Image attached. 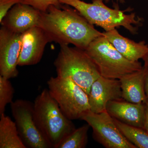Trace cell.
I'll list each match as a JSON object with an SVG mask.
<instances>
[{"label":"cell","mask_w":148,"mask_h":148,"mask_svg":"<svg viewBox=\"0 0 148 148\" xmlns=\"http://www.w3.org/2000/svg\"><path fill=\"white\" fill-rule=\"evenodd\" d=\"M64 5H51L41 12L37 26L44 31L50 42L72 44L85 50L92 40L104 35L75 9Z\"/></svg>","instance_id":"cell-1"},{"label":"cell","mask_w":148,"mask_h":148,"mask_svg":"<svg viewBox=\"0 0 148 148\" xmlns=\"http://www.w3.org/2000/svg\"><path fill=\"white\" fill-rule=\"evenodd\" d=\"M34 117L37 126L53 148L76 129L72 120L63 113L48 89H44L34 103Z\"/></svg>","instance_id":"cell-2"},{"label":"cell","mask_w":148,"mask_h":148,"mask_svg":"<svg viewBox=\"0 0 148 148\" xmlns=\"http://www.w3.org/2000/svg\"><path fill=\"white\" fill-rule=\"evenodd\" d=\"M104 1L87 3L81 0H61L60 3L75 9L90 24L101 27L105 32L123 27L132 34H137L138 27L142 24L141 18H137L134 13L126 14L117 8H110Z\"/></svg>","instance_id":"cell-3"},{"label":"cell","mask_w":148,"mask_h":148,"mask_svg":"<svg viewBox=\"0 0 148 148\" xmlns=\"http://www.w3.org/2000/svg\"><path fill=\"white\" fill-rule=\"evenodd\" d=\"M60 46L54 62L57 76L71 79L88 95L92 84L101 76L98 68L84 49L67 44Z\"/></svg>","instance_id":"cell-4"},{"label":"cell","mask_w":148,"mask_h":148,"mask_svg":"<svg viewBox=\"0 0 148 148\" xmlns=\"http://www.w3.org/2000/svg\"><path fill=\"white\" fill-rule=\"evenodd\" d=\"M84 51L96 65L101 75L108 78L119 79L143 68L140 61L125 58L104 35L92 40Z\"/></svg>","instance_id":"cell-5"},{"label":"cell","mask_w":148,"mask_h":148,"mask_svg":"<svg viewBox=\"0 0 148 148\" xmlns=\"http://www.w3.org/2000/svg\"><path fill=\"white\" fill-rule=\"evenodd\" d=\"M47 84L51 95L69 119L81 120L90 111L88 95L71 79L51 77Z\"/></svg>","instance_id":"cell-6"},{"label":"cell","mask_w":148,"mask_h":148,"mask_svg":"<svg viewBox=\"0 0 148 148\" xmlns=\"http://www.w3.org/2000/svg\"><path fill=\"white\" fill-rule=\"evenodd\" d=\"M10 108L18 134L26 147L53 148L36 123L34 103L24 99H17L11 103Z\"/></svg>","instance_id":"cell-7"},{"label":"cell","mask_w":148,"mask_h":148,"mask_svg":"<svg viewBox=\"0 0 148 148\" xmlns=\"http://www.w3.org/2000/svg\"><path fill=\"white\" fill-rule=\"evenodd\" d=\"M92 130L93 138L106 148H137L123 135L107 111L95 113L90 111L82 119Z\"/></svg>","instance_id":"cell-8"},{"label":"cell","mask_w":148,"mask_h":148,"mask_svg":"<svg viewBox=\"0 0 148 148\" xmlns=\"http://www.w3.org/2000/svg\"><path fill=\"white\" fill-rule=\"evenodd\" d=\"M22 44V34L0 29V75L10 79L18 74L17 69Z\"/></svg>","instance_id":"cell-9"},{"label":"cell","mask_w":148,"mask_h":148,"mask_svg":"<svg viewBox=\"0 0 148 148\" xmlns=\"http://www.w3.org/2000/svg\"><path fill=\"white\" fill-rule=\"evenodd\" d=\"M88 95L90 111L95 113L106 111L110 101L123 100L119 80L102 76L93 83Z\"/></svg>","instance_id":"cell-10"},{"label":"cell","mask_w":148,"mask_h":148,"mask_svg":"<svg viewBox=\"0 0 148 148\" xmlns=\"http://www.w3.org/2000/svg\"><path fill=\"white\" fill-rule=\"evenodd\" d=\"M50 40L42 29L35 26L22 34V44L18 66H33L42 58L46 46Z\"/></svg>","instance_id":"cell-11"},{"label":"cell","mask_w":148,"mask_h":148,"mask_svg":"<svg viewBox=\"0 0 148 148\" xmlns=\"http://www.w3.org/2000/svg\"><path fill=\"white\" fill-rule=\"evenodd\" d=\"M41 14V12L32 6L17 3L0 23L2 26L11 32L22 34L38 26Z\"/></svg>","instance_id":"cell-12"},{"label":"cell","mask_w":148,"mask_h":148,"mask_svg":"<svg viewBox=\"0 0 148 148\" xmlns=\"http://www.w3.org/2000/svg\"><path fill=\"white\" fill-rule=\"evenodd\" d=\"M145 103H133L124 100L110 101L106 111L112 117L125 124L144 129Z\"/></svg>","instance_id":"cell-13"},{"label":"cell","mask_w":148,"mask_h":148,"mask_svg":"<svg viewBox=\"0 0 148 148\" xmlns=\"http://www.w3.org/2000/svg\"><path fill=\"white\" fill-rule=\"evenodd\" d=\"M103 34L115 48L129 61H138L148 53V45L145 41L135 42L122 36L116 29Z\"/></svg>","instance_id":"cell-14"},{"label":"cell","mask_w":148,"mask_h":148,"mask_svg":"<svg viewBox=\"0 0 148 148\" xmlns=\"http://www.w3.org/2000/svg\"><path fill=\"white\" fill-rule=\"evenodd\" d=\"M145 70L144 66L140 71L125 75L120 79L122 98L133 103H145L147 97L145 91Z\"/></svg>","instance_id":"cell-15"},{"label":"cell","mask_w":148,"mask_h":148,"mask_svg":"<svg viewBox=\"0 0 148 148\" xmlns=\"http://www.w3.org/2000/svg\"><path fill=\"white\" fill-rule=\"evenodd\" d=\"M16 123L5 113L0 117V148H26Z\"/></svg>","instance_id":"cell-16"},{"label":"cell","mask_w":148,"mask_h":148,"mask_svg":"<svg viewBox=\"0 0 148 148\" xmlns=\"http://www.w3.org/2000/svg\"><path fill=\"white\" fill-rule=\"evenodd\" d=\"M116 124L130 142L137 148H148V133L144 128L125 124L114 118Z\"/></svg>","instance_id":"cell-17"},{"label":"cell","mask_w":148,"mask_h":148,"mask_svg":"<svg viewBox=\"0 0 148 148\" xmlns=\"http://www.w3.org/2000/svg\"><path fill=\"white\" fill-rule=\"evenodd\" d=\"M89 124L84 125L76 128L66 136L59 143L56 148H84L88 141Z\"/></svg>","instance_id":"cell-18"},{"label":"cell","mask_w":148,"mask_h":148,"mask_svg":"<svg viewBox=\"0 0 148 148\" xmlns=\"http://www.w3.org/2000/svg\"><path fill=\"white\" fill-rule=\"evenodd\" d=\"M9 79L0 75V115L5 113L7 105L13 101L14 90Z\"/></svg>","instance_id":"cell-19"},{"label":"cell","mask_w":148,"mask_h":148,"mask_svg":"<svg viewBox=\"0 0 148 148\" xmlns=\"http://www.w3.org/2000/svg\"><path fill=\"white\" fill-rule=\"evenodd\" d=\"M16 3H21L32 6L41 12H45L51 5L59 6L61 0H14Z\"/></svg>","instance_id":"cell-20"},{"label":"cell","mask_w":148,"mask_h":148,"mask_svg":"<svg viewBox=\"0 0 148 148\" xmlns=\"http://www.w3.org/2000/svg\"><path fill=\"white\" fill-rule=\"evenodd\" d=\"M16 3L14 0H0V22Z\"/></svg>","instance_id":"cell-21"},{"label":"cell","mask_w":148,"mask_h":148,"mask_svg":"<svg viewBox=\"0 0 148 148\" xmlns=\"http://www.w3.org/2000/svg\"><path fill=\"white\" fill-rule=\"evenodd\" d=\"M145 104V117L144 122V129L148 133V98H147Z\"/></svg>","instance_id":"cell-22"},{"label":"cell","mask_w":148,"mask_h":148,"mask_svg":"<svg viewBox=\"0 0 148 148\" xmlns=\"http://www.w3.org/2000/svg\"><path fill=\"white\" fill-rule=\"evenodd\" d=\"M145 70V91L147 98H148V64H145L144 65Z\"/></svg>","instance_id":"cell-23"},{"label":"cell","mask_w":148,"mask_h":148,"mask_svg":"<svg viewBox=\"0 0 148 148\" xmlns=\"http://www.w3.org/2000/svg\"><path fill=\"white\" fill-rule=\"evenodd\" d=\"M143 60L145 62V64H148V53H147L146 56L143 58Z\"/></svg>","instance_id":"cell-24"},{"label":"cell","mask_w":148,"mask_h":148,"mask_svg":"<svg viewBox=\"0 0 148 148\" xmlns=\"http://www.w3.org/2000/svg\"><path fill=\"white\" fill-rule=\"evenodd\" d=\"M117 1L121 3H123L125 2V0H116Z\"/></svg>","instance_id":"cell-25"},{"label":"cell","mask_w":148,"mask_h":148,"mask_svg":"<svg viewBox=\"0 0 148 148\" xmlns=\"http://www.w3.org/2000/svg\"><path fill=\"white\" fill-rule=\"evenodd\" d=\"M109 0H105V1L106 2H108V1Z\"/></svg>","instance_id":"cell-26"}]
</instances>
